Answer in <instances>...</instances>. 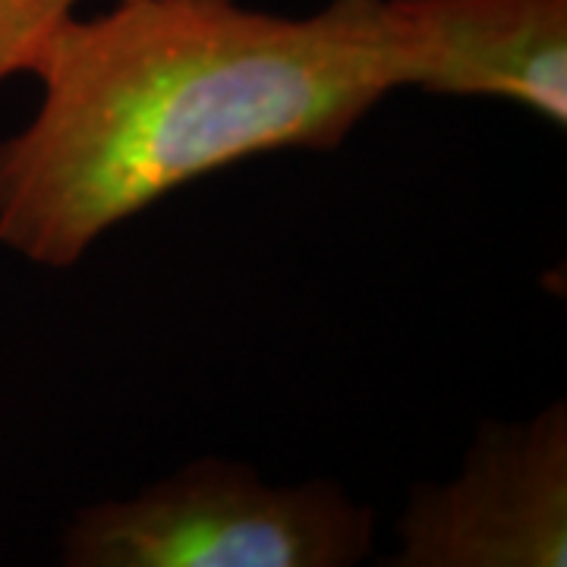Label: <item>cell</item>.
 Returning a JSON list of instances; mask_svg holds the SVG:
<instances>
[{"mask_svg": "<svg viewBox=\"0 0 567 567\" xmlns=\"http://www.w3.org/2000/svg\"><path fill=\"white\" fill-rule=\"evenodd\" d=\"M35 117L0 142V244L76 265L117 224L230 164L331 152L406 89L388 0L275 17L234 0H117L32 66Z\"/></svg>", "mask_w": 567, "mask_h": 567, "instance_id": "obj_1", "label": "cell"}, {"mask_svg": "<svg viewBox=\"0 0 567 567\" xmlns=\"http://www.w3.org/2000/svg\"><path fill=\"white\" fill-rule=\"evenodd\" d=\"M375 520L331 480L271 486L246 464L203 457L130 498L76 511L70 567H353Z\"/></svg>", "mask_w": 567, "mask_h": 567, "instance_id": "obj_2", "label": "cell"}, {"mask_svg": "<svg viewBox=\"0 0 567 567\" xmlns=\"http://www.w3.org/2000/svg\"><path fill=\"white\" fill-rule=\"evenodd\" d=\"M398 567H565L567 406L483 425L461 473L410 492Z\"/></svg>", "mask_w": 567, "mask_h": 567, "instance_id": "obj_3", "label": "cell"}, {"mask_svg": "<svg viewBox=\"0 0 567 567\" xmlns=\"http://www.w3.org/2000/svg\"><path fill=\"white\" fill-rule=\"evenodd\" d=\"M406 44V85L498 99L567 123V0H388Z\"/></svg>", "mask_w": 567, "mask_h": 567, "instance_id": "obj_4", "label": "cell"}, {"mask_svg": "<svg viewBox=\"0 0 567 567\" xmlns=\"http://www.w3.org/2000/svg\"><path fill=\"white\" fill-rule=\"evenodd\" d=\"M76 0H0V82L32 73L51 35L73 17Z\"/></svg>", "mask_w": 567, "mask_h": 567, "instance_id": "obj_5", "label": "cell"}]
</instances>
